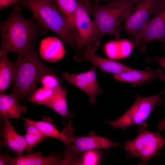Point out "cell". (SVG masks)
Returning <instances> with one entry per match:
<instances>
[{"mask_svg": "<svg viewBox=\"0 0 165 165\" xmlns=\"http://www.w3.org/2000/svg\"><path fill=\"white\" fill-rule=\"evenodd\" d=\"M21 6L16 5L9 17L0 24V51L24 53L35 47L38 35L47 31L33 17L24 18Z\"/></svg>", "mask_w": 165, "mask_h": 165, "instance_id": "1", "label": "cell"}, {"mask_svg": "<svg viewBox=\"0 0 165 165\" xmlns=\"http://www.w3.org/2000/svg\"><path fill=\"white\" fill-rule=\"evenodd\" d=\"M18 55L13 62L12 93L18 99L29 98L42 78L46 74L53 73V71L41 61L35 46Z\"/></svg>", "mask_w": 165, "mask_h": 165, "instance_id": "2", "label": "cell"}, {"mask_svg": "<svg viewBox=\"0 0 165 165\" xmlns=\"http://www.w3.org/2000/svg\"><path fill=\"white\" fill-rule=\"evenodd\" d=\"M19 4L28 8L43 28L54 32L77 51L75 35L52 0H20Z\"/></svg>", "mask_w": 165, "mask_h": 165, "instance_id": "3", "label": "cell"}, {"mask_svg": "<svg viewBox=\"0 0 165 165\" xmlns=\"http://www.w3.org/2000/svg\"><path fill=\"white\" fill-rule=\"evenodd\" d=\"M77 2L75 35L77 49L74 58L80 61L84 53H95L103 35L90 17L93 4L90 0H78Z\"/></svg>", "mask_w": 165, "mask_h": 165, "instance_id": "4", "label": "cell"}, {"mask_svg": "<svg viewBox=\"0 0 165 165\" xmlns=\"http://www.w3.org/2000/svg\"><path fill=\"white\" fill-rule=\"evenodd\" d=\"M135 0L111 2L104 5H100L98 2L93 4L91 14L103 36L108 34L119 38L121 24L130 13Z\"/></svg>", "mask_w": 165, "mask_h": 165, "instance_id": "5", "label": "cell"}, {"mask_svg": "<svg viewBox=\"0 0 165 165\" xmlns=\"http://www.w3.org/2000/svg\"><path fill=\"white\" fill-rule=\"evenodd\" d=\"M139 125L138 135L134 139L127 141L124 147L128 152L127 156L138 157L141 160L139 163L145 165L153 157L160 155L159 152L165 145V139L160 131L148 130L145 123Z\"/></svg>", "mask_w": 165, "mask_h": 165, "instance_id": "6", "label": "cell"}, {"mask_svg": "<svg viewBox=\"0 0 165 165\" xmlns=\"http://www.w3.org/2000/svg\"><path fill=\"white\" fill-rule=\"evenodd\" d=\"M164 92L165 90L159 94L147 97L137 95L133 104L123 115L116 120L108 121L107 123L115 128L123 130L144 123L155 108L161 104V96Z\"/></svg>", "mask_w": 165, "mask_h": 165, "instance_id": "7", "label": "cell"}, {"mask_svg": "<svg viewBox=\"0 0 165 165\" xmlns=\"http://www.w3.org/2000/svg\"><path fill=\"white\" fill-rule=\"evenodd\" d=\"M157 0H135L124 20L121 30L128 34L133 43L139 38L147 25Z\"/></svg>", "mask_w": 165, "mask_h": 165, "instance_id": "8", "label": "cell"}, {"mask_svg": "<svg viewBox=\"0 0 165 165\" xmlns=\"http://www.w3.org/2000/svg\"><path fill=\"white\" fill-rule=\"evenodd\" d=\"M152 13V17L134 44V46L142 51L149 42L158 40L161 45L165 42V0H157Z\"/></svg>", "mask_w": 165, "mask_h": 165, "instance_id": "9", "label": "cell"}, {"mask_svg": "<svg viewBox=\"0 0 165 165\" xmlns=\"http://www.w3.org/2000/svg\"><path fill=\"white\" fill-rule=\"evenodd\" d=\"M89 71L79 73H63V78L69 83L78 87L89 96V101L92 103L96 102V97L102 93L103 90L98 86L96 70L97 67L92 64Z\"/></svg>", "mask_w": 165, "mask_h": 165, "instance_id": "10", "label": "cell"}, {"mask_svg": "<svg viewBox=\"0 0 165 165\" xmlns=\"http://www.w3.org/2000/svg\"><path fill=\"white\" fill-rule=\"evenodd\" d=\"M65 133L69 138L73 149L79 154L82 152L93 149H108L115 146H121L119 143L113 142L108 138L96 135H89L84 137H78L74 136L72 130L70 133Z\"/></svg>", "mask_w": 165, "mask_h": 165, "instance_id": "11", "label": "cell"}, {"mask_svg": "<svg viewBox=\"0 0 165 165\" xmlns=\"http://www.w3.org/2000/svg\"><path fill=\"white\" fill-rule=\"evenodd\" d=\"M116 80L129 82L134 85H141L156 79L164 80L165 76L163 72L160 69H148L146 71L132 70L114 74Z\"/></svg>", "mask_w": 165, "mask_h": 165, "instance_id": "12", "label": "cell"}, {"mask_svg": "<svg viewBox=\"0 0 165 165\" xmlns=\"http://www.w3.org/2000/svg\"><path fill=\"white\" fill-rule=\"evenodd\" d=\"M3 121L4 128L2 134L3 144L12 150L15 156L24 153L26 147L24 136L16 132L8 118L3 117Z\"/></svg>", "mask_w": 165, "mask_h": 165, "instance_id": "13", "label": "cell"}, {"mask_svg": "<svg viewBox=\"0 0 165 165\" xmlns=\"http://www.w3.org/2000/svg\"><path fill=\"white\" fill-rule=\"evenodd\" d=\"M61 158L57 156H44L40 152L24 153L15 156L13 158L7 157L6 165H54L61 164Z\"/></svg>", "mask_w": 165, "mask_h": 165, "instance_id": "14", "label": "cell"}, {"mask_svg": "<svg viewBox=\"0 0 165 165\" xmlns=\"http://www.w3.org/2000/svg\"><path fill=\"white\" fill-rule=\"evenodd\" d=\"M39 52L42 59L51 62L61 60L65 53L64 47L61 41L53 37L47 38L42 41Z\"/></svg>", "mask_w": 165, "mask_h": 165, "instance_id": "15", "label": "cell"}, {"mask_svg": "<svg viewBox=\"0 0 165 165\" xmlns=\"http://www.w3.org/2000/svg\"><path fill=\"white\" fill-rule=\"evenodd\" d=\"M91 62L104 72L114 74L130 71L133 69L119 62L99 57L95 53L86 52L82 56L81 61Z\"/></svg>", "mask_w": 165, "mask_h": 165, "instance_id": "16", "label": "cell"}, {"mask_svg": "<svg viewBox=\"0 0 165 165\" xmlns=\"http://www.w3.org/2000/svg\"><path fill=\"white\" fill-rule=\"evenodd\" d=\"M18 99L11 93L6 95L0 94V115L3 118H21L22 113L27 112V108L20 105Z\"/></svg>", "mask_w": 165, "mask_h": 165, "instance_id": "17", "label": "cell"}, {"mask_svg": "<svg viewBox=\"0 0 165 165\" xmlns=\"http://www.w3.org/2000/svg\"><path fill=\"white\" fill-rule=\"evenodd\" d=\"M134 45L133 43L126 39L111 41L104 46L106 55L112 59L126 58L131 54Z\"/></svg>", "mask_w": 165, "mask_h": 165, "instance_id": "18", "label": "cell"}, {"mask_svg": "<svg viewBox=\"0 0 165 165\" xmlns=\"http://www.w3.org/2000/svg\"><path fill=\"white\" fill-rule=\"evenodd\" d=\"M66 94V89L60 86L54 90L52 98L46 105L65 119L70 118L72 116L68 109Z\"/></svg>", "mask_w": 165, "mask_h": 165, "instance_id": "19", "label": "cell"}, {"mask_svg": "<svg viewBox=\"0 0 165 165\" xmlns=\"http://www.w3.org/2000/svg\"><path fill=\"white\" fill-rule=\"evenodd\" d=\"M7 53L0 51V93H2L10 85L13 72V62L9 61Z\"/></svg>", "mask_w": 165, "mask_h": 165, "instance_id": "20", "label": "cell"}, {"mask_svg": "<svg viewBox=\"0 0 165 165\" xmlns=\"http://www.w3.org/2000/svg\"><path fill=\"white\" fill-rule=\"evenodd\" d=\"M25 121L36 127L41 133L46 137H50L58 139L65 145L70 142L69 138L64 132L61 133L50 122L47 121H37L22 118Z\"/></svg>", "mask_w": 165, "mask_h": 165, "instance_id": "21", "label": "cell"}, {"mask_svg": "<svg viewBox=\"0 0 165 165\" xmlns=\"http://www.w3.org/2000/svg\"><path fill=\"white\" fill-rule=\"evenodd\" d=\"M54 2L75 35V19L77 8V1L55 0Z\"/></svg>", "mask_w": 165, "mask_h": 165, "instance_id": "22", "label": "cell"}, {"mask_svg": "<svg viewBox=\"0 0 165 165\" xmlns=\"http://www.w3.org/2000/svg\"><path fill=\"white\" fill-rule=\"evenodd\" d=\"M55 90L48 89L43 86L35 90L28 98V100L33 103L46 106L52 98Z\"/></svg>", "mask_w": 165, "mask_h": 165, "instance_id": "23", "label": "cell"}, {"mask_svg": "<svg viewBox=\"0 0 165 165\" xmlns=\"http://www.w3.org/2000/svg\"><path fill=\"white\" fill-rule=\"evenodd\" d=\"M101 160V156L97 149L85 151L81 157V164L96 165L99 164Z\"/></svg>", "mask_w": 165, "mask_h": 165, "instance_id": "24", "label": "cell"}, {"mask_svg": "<svg viewBox=\"0 0 165 165\" xmlns=\"http://www.w3.org/2000/svg\"><path fill=\"white\" fill-rule=\"evenodd\" d=\"M24 136L26 143V147L25 151L28 153H30L34 147L47 138L41 134H32L27 133Z\"/></svg>", "mask_w": 165, "mask_h": 165, "instance_id": "25", "label": "cell"}, {"mask_svg": "<svg viewBox=\"0 0 165 165\" xmlns=\"http://www.w3.org/2000/svg\"><path fill=\"white\" fill-rule=\"evenodd\" d=\"M40 82L43 86L49 89L54 90L60 86L59 80L53 73L45 75Z\"/></svg>", "mask_w": 165, "mask_h": 165, "instance_id": "26", "label": "cell"}, {"mask_svg": "<svg viewBox=\"0 0 165 165\" xmlns=\"http://www.w3.org/2000/svg\"><path fill=\"white\" fill-rule=\"evenodd\" d=\"M24 128L26 133L30 134H42L38 129L35 126L25 121Z\"/></svg>", "mask_w": 165, "mask_h": 165, "instance_id": "27", "label": "cell"}, {"mask_svg": "<svg viewBox=\"0 0 165 165\" xmlns=\"http://www.w3.org/2000/svg\"><path fill=\"white\" fill-rule=\"evenodd\" d=\"M20 0H0V9L6 8L13 5L19 4Z\"/></svg>", "mask_w": 165, "mask_h": 165, "instance_id": "28", "label": "cell"}, {"mask_svg": "<svg viewBox=\"0 0 165 165\" xmlns=\"http://www.w3.org/2000/svg\"><path fill=\"white\" fill-rule=\"evenodd\" d=\"M152 59V60L157 62L165 70V56H156L153 57Z\"/></svg>", "mask_w": 165, "mask_h": 165, "instance_id": "29", "label": "cell"}, {"mask_svg": "<svg viewBox=\"0 0 165 165\" xmlns=\"http://www.w3.org/2000/svg\"><path fill=\"white\" fill-rule=\"evenodd\" d=\"M9 155L7 154H1L0 157V165H6V160Z\"/></svg>", "mask_w": 165, "mask_h": 165, "instance_id": "30", "label": "cell"}, {"mask_svg": "<svg viewBox=\"0 0 165 165\" xmlns=\"http://www.w3.org/2000/svg\"><path fill=\"white\" fill-rule=\"evenodd\" d=\"M158 128L160 131H161L162 130H165V122Z\"/></svg>", "mask_w": 165, "mask_h": 165, "instance_id": "31", "label": "cell"}, {"mask_svg": "<svg viewBox=\"0 0 165 165\" xmlns=\"http://www.w3.org/2000/svg\"><path fill=\"white\" fill-rule=\"evenodd\" d=\"M165 122V117L162 120H160L159 121V123L158 127L161 126Z\"/></svg>", "mask_w": 165, "mask_h": 165, "instance_id": "32", "label": "cell"}, {"mask_svg": "<svg viewBox=\"0 0 165 165\" xmlns=\"http://www.w3.org/2000/svg\"><path fill=\"white\" fill-rule=\"evenodd\" d=\"M96 2H99L100 1H109V0H92Z\"/></svg>", "mask_w": 165, "mask_h": 165, "instance_id": "33", "label": "cell"}, {"mask_svg": "<svg viewBox=\"0 0 165 165\" xmlns=\"http://www.w3.org/2000/svg\"><path fill=\"white\" fill-rule=\"evenodd\" d=\"M126 0H109V2H116V1H121Z\"/></svg>", "mask_w": 165, "mask_h": 165, "instance_id": "34", "label": "cell"}, {"mask_svg": "<svg viewBox=\"0 0 165 165\" xmlns=\"http://www.w3.org/2000/svg\"><path fill=\"white\" fill-rule=\"evenodd\" d=\"M161 45L162 47L163 48L164 50H165V42L163 44H162Z\"/></svg>", "mask_w": 165, "mask_h": 165, "instance_id": "35", "label": "cell"}]
</instances>
